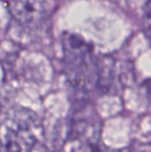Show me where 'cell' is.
<instances>
[{
  "instance_id": "cell-1",
  "label": "cell",
  "mask_w": 151,
  "mask_h": 152,
  "mask_svg": "<svg viewBox=\"0 0 151 152\" xmlns=\"http://www.w3.org/2000/svg\"><path fill=\"white\" fill-rule=\"evenodd\" d=\"M65 67L71 82L77 86L97 83L100 63L93 56L92 46L79 35L66 32L61 37Z\"/></svg>"
},
{
  "instance_id": "cell-2",
  "label": "cell",
  "mask_w": 151,
  "mask_h": 152,
  "mask_svg": "<svg viewBox=\"0 0 151 152\" xmlns=\"http://www.w3.org/2000/svg\"><path fill=\"white\" fill-rule=\"evenodd\" d=\"M36 120L28 110H16L0 123V150L28 151L37 143Z\"/></svg>"
},
{
  "instance_id": "cell-4",
  "label": "cell",
  "mask_w": 151,
  "mask_h": 152,
  "mask_svg": "<svg viewBox=\"0 0 151 152\" xmlns=\"http://www.w3.org/2000/svg\"><path fill=\"white\" fill-rule=\"evenodd\" d=\"M144 27L146 34L151 42V0L148 1L144 9Z\"/></svg>"
},
{
  "instance_id": "cell-3",
  "label": "cell",
  "mask_w": 151,
  "mask_h": 152,
  "mask_svg": "<svg viewBox=\"0 0 151 152\" xmlns=\"http://www.w3.org/2000/svg\"><path fill=\"white\" fill-rule=\"evenodd\" d=\"M11 12L21 24H30L42 16L44 10L38 0H13L11 3Z\"/></svg>"
}]
</instances>
